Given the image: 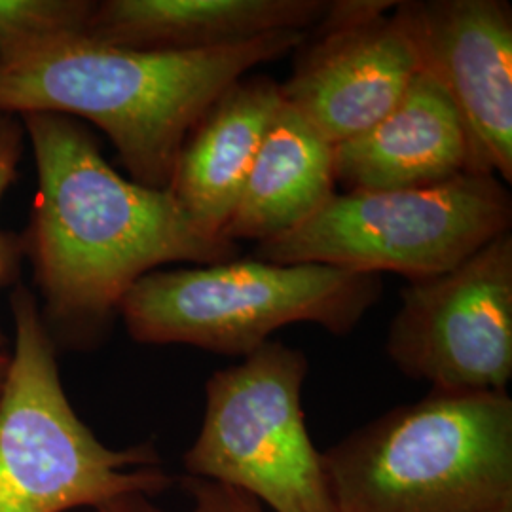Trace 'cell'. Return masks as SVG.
Segmentation results:
<instances>
[{
  "instance_id": "obj_18",
  "label": "cell",
  "mask_w": 512,
  "mask_h": 512,
  "mask_svg": "<svg viewBox=\"0 0 512 512\" xmlns=\"http://www.w3.org/2000/svg\"><path fill=\"white\" fill-rule=\"evenodd\" d=\"M88 512H165L160 509L152 497L143 494L124 495L107 505H101L97 509Z\"/></svg>"
},
{
  "instance_id": "obj_10",
  "label": "cell",
  "mask_w": 512,
  "mask_h": 512,
  "mask_svg": "<svg viewBox=\"0 0 512 512\" xmlns=\"http://www.w3.org/2000/svg\"><path fill=\"white\" fill-rule=\"evenodd\" d=\"M399 12L420 73L458 112L473 171L512 181V8L505 0H408Z\"/></svg>"
},
{
  "instance_id": "obj_6",
  "label": "cell",
  "mask_w": 512,
  "mask_h": 512,
  "mask_svg": "<svg viewBox=\"0 0 512 512\" xmlns=\"http://www.w3.org/2000/svg\"><path fill=\"white\" fill-rule=\"evenodd\" d=\"M512 200L501 179L463 173L444 183L336 192L310 220L256 243L255 258L313 262L408 281L446 274L492 239L511 232Z\"/></svg>"
},
{
  "instance_id": "obj_1",
  "label": "cell",
  "mask_w": 512,
  "mask_h": 512,
  "mask_svg": "<svg viewBox=\"0 0 512 512\" xmlns=\"http://www.w3.org/2000/svg\"><path fill=\"white\" fill-rule=\"evenodd\" d=\"M37 162L38 190L23 251L55 346L103 340L129 289L165 264H215L239 245L203 234L169 190L122 177L74 118L19 116Z\"/></svg>"
},
{
  "instance_id": "obj_12",
  "label": "cell",
  "mask_w": 512,
  "mask_h": 512,
  "mask_svg": "<svg viewBox=\"0 0 512 512\" xmlns=\"http://www.w3.org/2000/svg\"><path fill=\"white\" fill-rule=\"evenodd\" d=\"M283 103L281 84L274 78L243 76L188 133L167 190L203 234L224 239L256 154Z\"/></svg>"
},
{
  "instance_id": "obj_19",
  "label": "cell",
  "mask_w": 512,
  "mask_h": 512,
  "mask_svg": "<svg viewBox=\"0 0 512 512\" xmlns=\"http://www.w3.org/2000/svg\"><path fill=\"white\" fill-rule=\"evenodd\" d=\"M8 370H10V353L4 349L0 351V399L6 387V380H8Z\"/></svg>"
},
{
  "instance_id": "obj_17",
  "label": "cell",
  "mask_w": 512,
  "mask_h": 512,
  "mask_svg": "<svg viewBox=\"0 0 512 512\" xmlns=\"http://www.w3.org/2000/svg\"><path fill=\"white\" fill-rule=\"evenodd\" d=\"M183 486L192 499V512H266L253 497L215 482L184 476Z\"/></svg>"
},
{
  "instance_id": "obj_13",
  "label": "cell",
  "mask_w": 512,
  "mask_h": 512,
  "mask_svg": "<svg viewBox=\"0 0 512 512\" xmlns=\"http://www.w3.org/2000/svg\"><path fill=\"white\" fill-rule=\"evenodd\" d=\"M325 0H105L84 37L145 52H207L274 33H308Z\"/></svg>"
},
{
  "instance_id": "obj_5",
  "label": "cell",
  "mask_w": 512,
  "mask_h": 512,
  "mask_svg": "<svg viewBox=\"0 0 512 512\" xmlns=\"http://www.w3.org/2000/svg\"><path fill=\"white\" fill-rule=\"evenodd\" d=\"M380 294V275L313 262L232 258L143 275L118 313L139 344L247 357L294 323L349 334Z\"/></svg>"
},
{
  "instance_id": "obj_15",
  "label": "cell",
  "mask_w": 512,
  "mask_h": 512,
  "mask_svg": "<svg viewBox=\"0 0 512 512\" xmlns=\"http://www.w3.org/2000/svg\"><path fill=\"white\" fill-rule=\"evenodd\" d=\"M90 0H0V63L38 46L86 33Z\"/></svg>"
},
{
  "instance_id": "obj_11",
  "label": "cell",
  "mask_w": 512,
  "mask_h": 512,
  "mask_svg": "<svg viewBox=\"0 0 512 512\" xmlns=\"http://www.w3.org/2000/svg\"><path fill=\"white\" fill-rule=\"evenodd\" d=\"M473 171L458 112L439 86L420 73L380 122L334 147L340 192L406 190Z\"/></svg>"
},
{
  "instance_id": "obj_3",
  "label": "cell",
  "mask_w": 512,
  "mask_h": 512,
  "mask_svg": "<svg viewBox=\"0 0 512 512\" xmlns=\"http://www.w3.org/2000/svg\"><path fill=\"white\" fill-rule=\"evenodd\" d=\"M332 512H490L512 505L507 391L431 389L323 452Z\"/></svg>"
},
{
  "instance_id": "obj_7",
  "label": "cell",
  "mask_w": 512,
  "mask_h": 512,
  "mask_svg": "<svg viewBox=\"0 0 512 512\" xmlns=\"http://www.w3.org/2000/svg\"><path fill=\"white\" fill-rule=\"evenodd\" d=\"M308 357L270 340L205 384L202 427L186 476L253 497L274 512H332L323 452L302 410Z\"/></svg>"
},
{
  "instance_id": "obj_9",
  "label": "cell",
  "mask_w": 512,
  "mask_h": 512,
  "mask_svg": "<svg viewBox=\"0 0 512 512\" xmlns=\"http://www.w3.org/2000/svg\"><path fill=\"white\" fill-rule=\"evenodd\" d=\"M389 0L329 2L296 50L283 99L336 147L393 109L420 61L410 31Z\"/></svg>"
},
{
  "instance_id": "obj_14",
  "label": "cell",
  "mask_w": 512,
  "mask_h": 512,
  "mask_svg": "<svg viewBox=\"0 0 512 512\" xmlns=\"http://www.w3.org/2000/svg\"><path fill=\"white\" fill-rule=\"evenodd\" d=\"M338 192L334 145L283 103L222 238L268 241L310 220Z\"/></svg>"
},
{
  "instance_id": "obj_8",
  "label": "cell",
  "mask_w": 512,
  "mask_h": 512,
  "mask_svg": "<svg viewBox=\"0 0 512 512\" xmlns=\"http://www.w3.org/2000/svg\"><path fill=\"white\" fill-rule=\"evenodd\" d=\"M385 351L442 391H507L512 378V234L446 274L408 281Z\"/></svg>"
},
{
  "instance_id": "obj_16",
  "label": "cell",
  "mask_w": 512,
  "mask_h": 512,
  "mask_svg": "<svg viewBox=\"0 0 512 512\" xmlns=\"http://www.w3.org/2000/svg\"><path fill=\"white\" fill-rule=\"evenodd\" d=\"M25 128L16 114H0V202L16 181L19 160L23 154ZM23 253L21 238H14L0 230V289L12 281L18 268L19 255ZM6 334L0 329V351L6 349Z\"/></svg>"
},
{
  "instance_id": "obj_2",
  "label": "cell",
  "mask_w": 512,
  "mask_h": 512,
  "mask_svg": "<svg viewBox=\"0 0 512 512\" xmlns=\"http://www.w3.org/2000/svg\"><path fill=\"white\" fill-rule=\"evenodd\" d=\"M306 33L207 52H145L78 35L0 63V114L84 118L109 135L131 181L167 190L188 133L236 80L293 54Z\"/></svg>"
},
{
  "instance_id": "obj_4",
  "label": "cell",
  "mask_w": 512,
  "mask_h": 512,
  "mask_svg": "<svg viewBox=\"0 0 512 512\" xmlns=\"http://www.w3.org/2000/svg\"><path fill=\"white\" fill-rule=\"evenodd\" d=\"M10 306L16 344L0 399V512L93 511L169 490L175 476L154 444L110 448L74 412L37 298L18 287Z\"/></svg>"
},
{
  "instance_id": "obj_20",
  "label": "cell",
  "mask_w": 512,
  "mask_h": 512,
  "mask_svg": "<svg viewBox=\"0 0 512 512\" xmlns=\"http://www.w3.org/2000/svg\"><path fill=\"white\" fill-rule=\"evenodd\" d=\"M490 512H512V505H507V507H499V509H494V511Z\"/></svg>"
}]
</instances>
